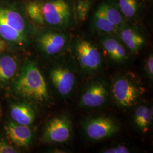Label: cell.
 Returning <instances> with one entry per match:
<instances>
[{"label":"cell","mask_w":153,"mask_h":153,"mask_svg":"<svg viewBox=\"0 0 153 153\" xmlns=\"http://www.w3.org/2000/svg\"><path fill=\"white\" fill-rule=\"evenodd\" d=\"M14 91L24 98L38 102L49 99L44 77L36 64L28 61L21 69L14 84Z\"/></svg>","instance_id":"obj_1"},{"label":"cell","mask_w":153,"mask_h":153,"mask_svg":"<svg viewBox=\"0 0 153 153\" xmlns=\"http://www.w3.org/2000/svg\"><path fill=\"white\" fill-rule=\"evenodd\" d=\"M146 88L131 74L116 77L111 85V94L116 104L122 108H130L137 104Z\"/></svg>","instance_id":"obj_2"},{"label":"cell","mask_w":153,"mask_h":153,"mask_svg":"<svg viewBox=\"0 0 153 153\" xmlns=\"http://www.w3.org/2000/svg\"><path fill=\"white\" fill-rule=\"evenodd\" d=\"M42 6L45 23L60 28L69 26L72 14L67 0H48L42 3Z\"/></svg>","instance_id":"obj_3"},{"label":"cell","mask_w":153,"mask_h":153,"mask_svg":"<svg viewBox=\"0 0 153 153\" xmlns=\"http://www.w3.org/2000/svg\"><path fill=\"white\" fill-rule=\"evenodd\" d=\"M76 59L82 69L93 73L99 70L102 62V57L97 47L85 39L77 40L74 45Z\"/></svg>","instance_id":"obj_4"},{"label":"cell","mask_w":153,"mask_h":153,"mask_svg":"<svg viewBox=\"0 0 153 153\" xmlns=\"http://www.w3.org/2000/svg\"><path fill=\"white\" fill-rule=\"evenodd\" d=\"M72 134V123L66 116H56L49 121L43 134L44 141L61 143L68 142Z\"/></svg>","instance_id":"obj_5"},{"label":"cell","mask_w":153,"mask_h":153,"mask_svg":"<svg viewBox=\"0 0 153 153\" xmlns=\"http://www.w3.org/2000/svg\"><path fill=\"white\" fill-rule=\"evenodd\" d=\"M119 126L109 117L99 116L86 121L84 131L86 136L93 141H98L111 137L119 131Z\"/></svg>","instance_id":"obj_6"},{"label":"cell","mask_w":153,"mask_h":153,"mask_svg":"<svg viewBox=\"0 0 153 153\" xmlns=\"http://www.w3.org/2000/svg\"><path fill=\"white\" fill-rule=\"evenodd\" d=\"M105 83L95 81L91 83L82 93L79 105L84 108H98L106 102L108 93Z\"/></svg>","instance_id":"obj_7"},{"label":"cell","mask_w":153,"mask_h":153,"mask_svg":"<svg viewBox=\"0 0 153 153\" xmlns=\"http://www.w3.org/2000/svg\"><path fill=\"white\" fill-rule=\"evenodd\" d=\"M50 79L57 93L62 97L71 94L76 84L74 74L65 66H57L49 73Z\"/></svg>","instance_id":"obj_8"},{"label":"cell","mask_w":153,"mask_h":153,"mask_svg":"<svg viewBox=\"0 0 153 153\" xmlns=\"http://www.w3.org/2000/svg\"><path fill=\"white\" fill-rule=\"evenodd\" d=\"M40 49L48 56L57 55L65 47L67 39L65 35L56 32H46L42 33L38 39Z\"/></svg>","instance_id":"obj_9"},{"label":"cell","mask_w":153,"mask_h":153,"mask_svg":"<svg viewBox=\"0 0 153 153\" xmlns=\"http://www.w3.org/2000/svg\"><path fill=\"white\" fill-rule=\"evenodd\" d=\"M6 134L10 141L19 147H27L32 141L33 131L29 126L10 121L6 124Z\"/></svg>","instance_id":"obj_10"},{"label":"cell","mask_w":153,"mask_h":153,"mask_svg":"<svg viewBox=\"0 0 153 153\" xmlns=\"http://www.w3.org/2000/svg\"><path fill=\"white\" fill-rule=\"evenodd\" d=\"M10 115L14 122L23 126H30L35 118V114L33 107L26 103H18L11 105Z\"/></svg>","instance_id":"obj_11"},{"label":"cell","mask_w":153,"mask_h":153,"mask_svg":"<svg viewBox=\"0 0 153 153\" xmlns=\"http://www.w3.org/2000/svg\"><path fill=\"white\" fill-rule=\"evenodd\" d=\"M102 43L112 60L117 63L124 62L126 60V49L117 39L111 36H105L102 39Z\"/></svg>","instance_id":"obj_12"},{"label":"cell","mask_w":153,"mask_h":153,"mask_svg":"<svg viewBox=\"0 0 153 153\" xmlns=\"http://www.w3.org/2000/svg\"><path fill=\"white\" fill-rule=\"evenodd\" d=\"M120 36L123 42L133 53H137L145 43L142 35L133 28H122Z\"/></svg>","instance_id":"obj_13"},{"label":"cell","mask_w":153,"mask_h":153,"mask_svg":"<svg viewBox=\"0 0 153 153\" xmlns=\"http://www.w3.org/2000/svg\"><path fill=\"white\" fill-rule=\"evenodd\" d=\"M0 19L10 27L25 35L26 25L21 15L13 10L0 8Z\"/></svg>","instance_id":"obj_14"},{"label":"cell","mask_w":153,"mask_h":153,"mask_svg":"<svg viewBox=\"0 0 153 153\" xmlns=\"http://www.w3.org/2000/svg\"><path fill=\"white\" fill-rule=\"evenodd\" d=\"M16 60L9 55L0 57V84H5L10 81L17 71Z\"/></svg>","instance_id":"obj_15"},{"label":"cell","mask_w":153,"mask_h":153,"mask_svg":"<svg viewBox=\"0 0 153 153\" xmlns=\"http://www.w3.org/2000/svg\"><path fill=\"white\" fill-rule=\"evenodd\" d=\"M134 123L137 128L143 133L148 132L153 119L152 111L147 106L137 107L134 114Z\"/></svg>","instance_id":"obj_16"},{"label":"cell","mask_w":153,"mask_h":153,"mask_svg":"<svg viewBox=\"0 0 153 153\" xmlns=\"http://www.w3.org/2000/svg\"><path fill=\"white\" fill-rule=\"evenodd\" d=\"M98 9L118 29L123 26L124 19L117 7L105 2L100 6Z\"/></svg>","instance_id":"obj_17"},{"label":"cell","mask_w":153,"mask_h":153,"mask_svg":"<svg viewBox=\"0 0 153 153\" xmlns=\"http://www.w3.org/2000/svg\"><path fill=\"white\" fill-rule=\"evenodd\" d=\"M0 36L6 41L22 45L25 42V35L10 27L0 19Z\"/></svg>","instance_id":"obj_18"},{"label":"cell","mask_w":153,"mask_h":153,"mask_svg":"<svg viewBox=\"0 0 153 153\" xmlns=\"http://www.w3.org/2000/svg\"><path fill=\"white\" fill-rule=\"evenodd\" d=\"M93 23L94 27L100 33L112 34L117 33L118 31V28L110 22L98 9L94 14Z\"/></svg>","instance_id":"obj_19"},{"label":"cell","mask_w":153,"mask_h":153,"mask_svg":"<svg viewBox=\"0 0 153 153\" xmlns=\"http://www.w3.org/2000/svg\"><path fill=\"white\" fill-rule=\"evenodd\" d=\"M137 0H117V7L123 16L133 18L136 16L138 10Z\"/></svg>","instance_id":"obj_20"},{"label":"cell","mask_w":153,"mask_h":153,"mask_svg":"<svg viewBox=\"0 0 153 153\" xmlns=\"http://www.w3.org/2000/svg\"><path fill=\"white\" fill-rule=\"evenodd\" d=\"M26 11L28 16L33 22L39 25L45 23L41 2L38 1L30 2L27 6Z\"/></svg>","instance_id":"obj_21"},{"label":"cell","mask_w":153,"mask_h":153,"mask_svg":"<svg viewBox=\"0 0 153 153\" xmlns=\"http://www.w3.org/2000/svg\"><path fill=\"white\" fill-rule=\"evenodd\" d=\"M90 9V4L88 0H79L76 4V13L78 19L83 21L86 19Z\"/></svg>","instance_id":"obj_22"},{"label":"cell","mask_w":153,"mask_h":153,"mask_svg":"<svg viewBox=\"0 0 153 153\" xmlns=\"http://www.w3.org/2000/svg\"><path fill=\"white\" fill-rule=\"evenodd\" d=\"M102 152L104 153H130V150L125 146L119 145L113 148L105 149Z\"/></svg>","instance_id":"obj_23"},{"label":"cell","mask_w":153,"mask_h":153,"mask_svg":"<svg viewBox=\"0 0 153 153\" xmlns=\"http://www.w3.org/2000/svg\"><path fill=\"white\" fill-rule=\"evenodd\" d=\"M145 70L149 78L153 81V56L152 54L149 56L145 63Z\"/></svg>","instance_id":"obj_24"},{"label":"cell","mask_w":153,"mask_h":153,"mask_svg":"<svg viewBox=\"0 0 153 153\" xmlns=\"http://www.w3.org/2000/svg\"><path fill=\"white\" fill-rule=\"evenodd\" d=\"M18 153L16 149L13 148L11 145L4 142H0V153Z\"/></svg>","instance_id":"obj_25"},{"label":"cell","mask_w":153,"mask_h":153,"mask_svg":"<svg viewBox=\"0 0 153 153\" xmlns=\"http://www.w3.org/2000/svg\"><path fill=\"white\" fill-rule=\"evenodd\" d=\"M8 48V45L6 40L2 38H0V54L4 53Z\"/></svg>","instance_id":"obj_26"}]
</instances>
